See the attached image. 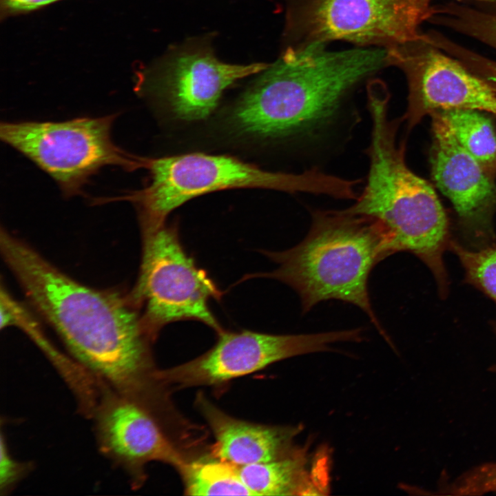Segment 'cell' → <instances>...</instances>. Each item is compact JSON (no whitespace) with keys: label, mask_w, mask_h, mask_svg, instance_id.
<instances>
[{"label":"cell","mask_w":496,"mask_h":496,"mask_svg":"<svg viewBox=\"0 0 496 496\" xmlns=\"http://www.w3.org/2000/svg\"><path fill=\"white\" fill-rule=\"evenodd\" d=\"M1 255L33 307L99 382L143 401L157 386L150 342L140 310L114 291L85 286L6 230Z\"/></svg>","instance_id":"6da1fadb"},{"label":"cell","mask_w":496,"mask_h":496,"mask_svg":"<svg viewBox=\"0 0 496 496\" xmlns=\"http://www.w3.org/2000/svg\"><path fill=\"white\" fill-rule=\"evenodd\" d=\"M325 46L286 48L238 99L231 114L237 130L292 141L304 152L328 143L342 125L353 127L359 114L353 94L389 66L387 50L358 47L331 51Z\"/></svg>","instance_id":"7a4b0ae2"},{"label":"cell","mask_w":496,"mask_h":496,"mask_svg":"<svg viewBox=\"0 0 496 496\" xmlns=\"http://www.w3.org/2000/svg\"><path fill=\"white\" fill-rule=\"evenodd\" d=\"M307 236L282 251H260L278 267L245 278L276 279L298 294L303 313L339 300L361 309L386 336L373 310L368 280L373 268L393 254L384 228L374 219L342 210H315ZM387 338V337H386Z\"/></svg>","instance_id":"3957f363"},{"label":"cell","mask_w":496,"mask_h":496,"mask_svg":"<svg viewBox=\"0 0 496 496\" xmlns=\"http://www.w3.org/2000/svg\"><path fill=\"white\" fill-rule=\"evenodd\" d=\"M389 106L372 105L369 171L364 189L344 210L371 218L389 236L393 254L409 251L432 271L442 291L446 287L442 255L450 246L448 220L431 185L406 165L404 147L397 143L399 121Z\"/></svg>","instance_id":"277c9868"},{"label":"cell","mask_w":496,"mask_h":496,"mask_svg":"<svg viewBox=\"0 0 496 496\" xmlns=\"http://www.w3.org/2000/svg\"><path fill=\"white\" fill-rule=\"evenodd\" d=\"M150 174L145 188L126 196L138 209L142 229L165 223L168 214L185 202L214 191L258 187L333 196L334 175L313 167L300 173L269 172L225 155L187 154L145 158Z\"/></svg>","instance_id":"5b68a950"},{"label":"cell","mask_w":496,"mask_h":496,"mask_svg":"<svg viewBox=\"0 0 496 496\" xmlns=\"http://www.w3.org/2000/svg\"><path fill=\"white\" fill-rule=\"evenodd\" d=\"M142 229L141 268L129 298L143 310L152 338L165 325L180 320H196L216 333L222 331L209 302L220 300L223 293L186 251L176 227L165 223Z\"/></svg>","instance_id":"8992f818"},{"label":"cell","mask_w":496,"mask_h":496,"mask_svg":"<svg viewBox=\"0 0 496 496\" xmlns=\"http://www.w3.org/2000/svg\"><path fill=\"white\" fill-rule=\"evenodd\" d=\"M429 0H287L286 48L335 40L386 50L418 39Z\"/></svg>","instance_id":"52a82bcc"},{"label":"cell","mask_w":496,"mask_h":496,"mask_svg":"<svg viewBox=\"0 0 496 496\" xmlns=\"http://www.w3.org/2000/svg\"><path fill=\"white\" fill-rule=\"evenodd\" d=\"M115 115L61 122L2 123L0 137L48 174L68 196L81 193L102 167L143 168L145 158L118 147L111 137Z\"/></svg>","instance_id":"ba28073f"},{"label":"cell","mask_w":496,"mask_h":496,"mask_svg":"<svg viewBox=\"0 0 496 496\" xmlns=\"http://www.w3.org/2000/svg\"><path fill=\"white\" fill-rule=\"evenodd\" d=\"M218 334L207 352L186 363L157 370L161 384L179 388L220 384L291 357L331 350V344L358 342L360 329L311 334L276 335L250 330Z\"/></svg>","instance_id":"9c48e42d"},{"label":"cell","mask_w":496,"mask_h":496,"mask_svg":"<svg viewBox=\"0 0 496 496\" xmlns=\"http://www.w3.org/2000/svg\"><path fill=\"white\" fill-rule=\"evenodd\" d=\"M269 64L225 63L214 55L209 38L193 39L170 50L142 72V87L165 97L180 119L208 117L225 89L246 76L260 73Z\"/></svg>","instance_id":"30bf717a"},{"label":"cell","mask_w":496,"mask_h":496,"mask_svg":"<svg viewBox=\"0 0 496 496\" xmlns=\"http://www.w3.org/2000/svg\"><path fill=\"white\" fill-rule=\"evenodd\" d=\"M420 37L388 49L389 65L401 68L409 85L406 115L413 125L425 112L471 110L496 115V91L456 60L426 47Z\"/></svg>","instance_id":"8fae6325"},{"label":"cell","mask_w":496,"mask_h":496,"mask_svg":"<svg viewBox=\"0 0 496 496\" xmlns=\"http://www.w3.org/2000/svg\"><path fill=\"white\" fill-rule=\"evenodd\" d=\"M90 417L100 451L128 474L134 487L143 483L147 463L161 462L178 469L185 461L149 409L107 387Z\"/></svg>","instance_id":"7c38bea8"},{"label":"cell","mask_w":496,"mask_h":496,"mask_svg":"<svg viewBox=\"0 0 496 496\" xmlns=\"http://www.w3.org/2000/svg\"><path fill=\"white\" fill-rule=\"evenodd\" d=\"M433 116L432 176L453 205L473 240L486 245L493 238L488 213L496 188L484 166L457 141L438 111Z\"/></svg>","instance_id":"4fadbf2b"},{"label":"cell","mask_w":496,"mask_h":496,"mask_svg":"<svg viewBox=\"0 0 496 496\" xmlns=\"http://www.w3.org/2000/svg\"><path fill=\"white\" fill-rule=\"evenodd\" d=\"M197 404L214 433L212 457L238 467L287 456L289 443L298 430L234 418L200 395Z\"/></svg>","instance_id":"5bb4252c"},{"label":"cell","mask_w":496,"mask_h":496,"mask_svg":"<svg viewBox=\"0 0 496 496\" xmlns=\"http://www.w3.org/2000/svg\"><path fill=\"white\" fill-rule=\"evenodd\" d=\"M177 470L189 495H254L242 482L238 466L217 458L185 460Z\"/></svg>","instance_id":"9a60e30c"},{"label":"cell","mask_w":496,"mask_h":496,"mask_svg":"<svg viewBox=\"0 0 496 496\" xmlns=\"http://www.w3.org/2000/svg\"><path fill=\"white\" fill-rule=\"evenodd\" d=\"M304 461L298 456L238 467L239 475L254 495H291L302 487Z\"/></svg>","instance_id":"2e32d148"},{"label":"cell","mask_w":496,"mask_h":496,"mask_svg":"<svg viewBox=\"0 0 496 496\" xmlns=\"http://www.w3.org/2000/svg\"><path fill=\"white\" fill-rule=\"evenodd\" d=\"M459 143L489 173L496 171V131L491 120L479 111L451 109L438 111Z\"/></svg>","instance_id":"e0dca14e"},{"label":"cell","mask_w":496,"mask_h":496,"mask_svg":"<svg viewBox=\"0 0 496 496\" xmlns=\"http://www.w3.org/2000/svg\"><path fill=\"white\" fill-rule=\"evenodd\" d=\"M449 247L459 257L467 280L496 302V243L475 250L455 242H451Z\"/></svg>","instance_id":"ac0fdd59"},{"label":"cell","mask_w":496,"mask_h":496,"mask_svg":"<svg viewBox=\"0 0 496 496\" xmlns=\"http://www.w3.org/2000/svg\"><path fill=\"white\" fill-rule=\"evenodd\" d=\"M27 462L16 460L10 453L3 434L0 445V490L1 495L9 493L30 471Z\"/></svg>","instance_id":"d6986e66"},{"label":"cell","mask_w":496,"mask_h":496,"mask_svg":"<svg viewBox=\"0 0 496 496\" xmlns=\"http://www.w3.org/2000/svg\"><path fill=\"white\" fill-rule=\"evenodd\" d=\"M63 0H0V18L28 14Z\"/></svg>","instance_id":"ffe728a7"},{"label":"cell","mask_w":496,"mask_h":496,"mask_svg":"<svg viewBox=\"0 0 496 496\" xmlns=\"http://www.w3.org/2000/svg\"><path fill=\"white\" fill-rule=\"evenodd\" d=\"M466 24L470 33L496 48V15H475L469 17Z\"/></svg>","instance_id":"44dd1931"},{"label":"cell","mask_w":496,"mask_h":496,"mask_svg":"<svg viewBox=\"0 0 496 496\" xmlns=\"http://www.w3.org/2000/svg\"><path fill=\"white\" fill-rule=\"evenodd\" d=\"M488 79L493 84L496 85V67L493 68V74L489 76Z\"/></svg>","instance_id":"7402d4cb"},{"label":"cell","mask_w":496,"mask_h":496,"mask_svg":"<svg viewBox=\"0 0 496 496\" xmlns=\"http://www.w3.org/2000/svg\"><path fill=\"white\" fill-rule=\"evenodd\" d=\"M356 180H358V185H359V180H358V179H356ZM357 187H358V186H357ZM357 194H358V192H357V194H356V196H355V197L357 196ZM355 198H354L353 199H355Z\"/></svg>","instance_id":"603a6c76"},{"label":"cell","mask_w":496,"mask_h":496,"mask_svg":"<svg viewBox=\"0 0 496 496\" xmlns=\"http://www.w3.org/2000/svg\"><path fill=\"white\" fill-rule=\"evenodd\" d=\"M481 1H496V0H481Z\"/></svg>","instance_id":"cb8c5ba5"}]
</instances>
